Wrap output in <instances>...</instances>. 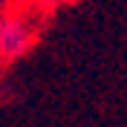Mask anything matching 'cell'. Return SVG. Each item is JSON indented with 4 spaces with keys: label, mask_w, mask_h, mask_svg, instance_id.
<instances>
[{
    "label": "cell",
    "mask_w": 127,
    "mask_h": 127,
    "mask_svg": "<svg viewBox=\"0 0 127 127\" xmlns=\"http://www.w3.org/2000/svg\"><path fill=\"white\" fill-rule=\"evenodd\" d=\"M61 3H64V0H26L23 6H26V9H32V12L40 17V15H46V12H52V9H58Z\"/></svg>",
    "instance_id": "7a4b0ae2"
},
{
    "label": "cell",
    "mask_w": 127,
    "mask_h": 127,
    "mask_svg": "<svg viewBox=\"0 0 127 127\" xmlns=\"http://www.w3.org/2000/svg\"><path fill=\"white\" fill-rule=\"evenodd\" d=\"M40 17L26 6L0 3V66L23 61L38 43Z\"/></svg>",
    "instance_id": "6da1fadb"
}]
</instances>
